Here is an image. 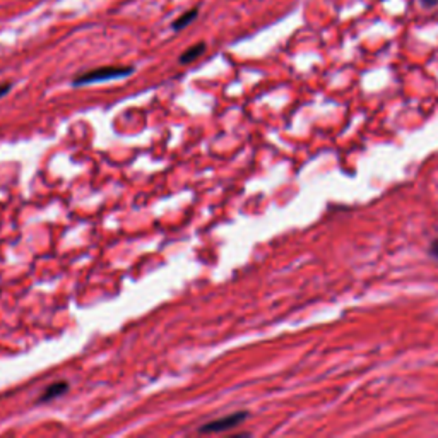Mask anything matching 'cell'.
<instances>
[{"instance_id":"1","label":"cell","mask_w":438,"mask_h":438,"mask_svg":"<svg viewBox=\"0 0 438 438\" xmlns=\"http://www.w3.org/2000/svg\"><path fill=\"white\" fill-rule=\"evenodd\" d=\"M134 72L132 67H117V65H108V67L94 69V71L84 72L74 79V86H84V84L101 83V80L118 79V77H127Z\"/></svg>"},{"instance_id":"2","label":"cell","mask_w":438,"mask_h":438,"mask_svg":"<svg viewBox=\"0 0 438 438\" xmlns=\"http://www.w3.org/2000/svg\"><path fill=\"white\" fill-rule=\"evenodd\" d=\"M248 418V413L247 411H240V413H234V415L230 416H224V418L215 419V421H209L202 426L199 432L201 433H218V432H226V430L234 428L238 426L240 423H243L245 419Z\"/></svg>"},{"instance_id":"3","label":"cell","mask_w":438,"mask_h":438,"mask_svg":"<svg viewBox=\"0 0 438 438\" xmlns=\"http://www.w3.org/2000/svg\"><path fill=\"white\" fill-rule=\"evenodd\" d=\"M67 391H69L67 382H55V384H52L50 387L45 388L43 394H41L40 399H38V402L54 401L55 397H61V395L65 394Z\"/></svg>"},{"instance_id":"4","label":"cell","mask_w":438,"mask_h":438,"mask_svg":"<svg viewBox=\"0 0 438 438\" xmlns=\"http://www.w3.org/2000/svg\"><path fill=\"white\" fill-rule=\"evenodd\" d=\"M206 52V43H197L194 47H190L188 50H185L180 55V64H190V62L197 61L202 54Z\"/></svg>"},{"instance_id":"5","label":"cell","mask_w":438,"mask_h":438,"mask_svg":"<svg viewBox=\"0 0 438 438\" xmlns=\"http://www.w3.org/2000/svg\"><path fill=\"white\" fill-rule=\"evenodd\" d=\"M197 14H199L197 7H195V9L187 10V12H185V14H182V16L178 17V19L173 23V30H175V31L184 30V28L188 26V24H190L192 21H195V17H197Z\"/></svg>"},{"instance_id":"6","label":"cell","mask_w":438,"mask_h":438,"mask_svg":"<svg viewBox=\"0 0 438 438\" xmlns=\"http://www.w3.org/2000/svg\"><path fill=\"white\" fill-rule=\"evenodd\" d=\"M430 255H432V257H435L438 261V238L437 240H433L432 245H430Z\"/></svg>"},{"instance_id":"7","label":"cell","mask_w":438,"mask_h":438,"mask_svg":"<svg viewBox=\"0 0 438 438\" xmlns=\"http://www.w3.org/2000/svg\"><path fill=\"white\" fill-rule=\"evenodd\" d=\"M419 3H421L423 7H426V9H432V7L437 6L438 0H419Z\"/></svg>"},{"instance_id":"8","label":"cell","mask_w":438,"mask_h":438,"mask_svg":"<svg viewBox=\"0 0 438 438\" xmlns=\"http://www.w3.org/2000/svg\"><path fill=\"white\" fill-rule=\"evenodd\" d=\"M10 87H12L10 84H0V98L6 96V94L10 91Z\"/></svg>"}]
</instances>
